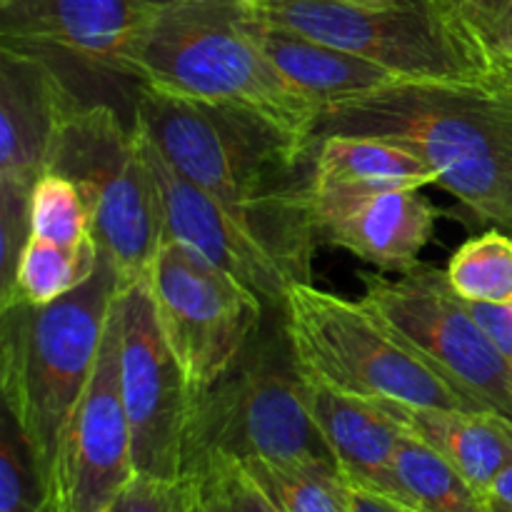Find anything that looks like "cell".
<instances>
[{
	"instance_id": "obj_1",
	"label": "cell",
	"mask_w": 512,
	"mask_h": 512,
	"mask_svg": "<svg viewBox=\"0 0 512 512\" xmlns=\"http://www.w3.org/2000/svg\"><path fill=\"white\" fill-rule=\"evenodd\" d=\"M133 125L185 180L253 225L313 283L315 145L250 110L138 85Z\"/></svg>"
},
{
	"instance_id": "obj_2",
	"label": "cell",
	"mask_w": 512,
	"mask_h": 512,
	"mask_svg": "<svg viewBox=\"0 0 512 512\" xmlns=\"http://www.w3.org/2000/svg\"><path fill=\"white\" fill-rule=\"evenodd\" d=\"M325 135H370L413 150L480 220L512 235V85L498 70L460 78H400L320 110Z\"/></svg>"
},
{
	"instance_id": "obj_3",
	"label": "cell",
	"mask_w": 512,
	"mask_h": 512,
	"mask_svg": "<svg viewBox=\"0 0 512 512\" xmlns=\"http://www.w3.org/2000/svg\"><path fill=\"white\" fill-rule=\"evenodd\" d=\"M125 68L145 88L250 110L313 143L320 105L265 58L250 35L243 0H155Z\"/></svg>"
},
{
	"instance_id": "obj_4",
	"label": "cell",
	"mask_w": 512,
	"mask_h": 512,
	"mask_svg": "<svg viewBox=\"0 0 512 512\" xmlns=\"http://www.w3.org/2000/svg\"><path fill=\"white\" fill-rule=\"evenodd\" d=\"M125 288L113 260L100 253L93 278L48 305L0 310V390L28 450L35 498L58 448L60 430L83 395L115 298Z\"/></svg>"
},
{
	"instance_id": "obj_5",
	"label": "cell",
	"mask_w": 512,
	"mask_h": 512,
	"mask_svg": "<svg viewBox=\"0 0 512 512\" xmlns=\"http://www.w3.org/2000/svg\"><path fill=\"white\" fill-rule=\"evenodd\" d=\"M335 463L300 393L283 323L250 338L233 368L190 403L180 480L215 463Z\"/></svg>"
},
{
	"instance_id": "obj_6",
	"label": "cell",
	"mask_w": 512,
	"mask_h": 512,
	"mask_svg": "<svg viewBox=\"0 0 512 512\" xmlns=\"http://www.w3.org/2000/svg\"><path fill=\"white\" fill-rule=\"evenodd\" d=\"M280 323L295 368L333 388L415 408L485 410L363 300L295 283L280 305Z\"/></svg>"
},
{
	"instance_id": "obj_7",
	"label": "cell",
	"mask_w": 512,
	"mask_h": 512,
	"mask_svg": "<svg viewBox=\"0 0 512 512\" xmlns=\"http://www.w3.org/2000/svg\"><path fill=\"white\" fill-rule=\"evenodd\" d=\"M48 173L78 185L95 243L125 288L145 280L165 233L158 180L133 120L125 123L108 103L68 105L55 128Z\"/></svg>"
},
{
	"instance_id": "obj_8",
	"label": "cell",
	"mask_w": 512,
	"mask_h": 512,
	"mask_svg": "<svg viewBox=\"0 0 512 512\" xmlns=\"http://www.w3.org/2000/svg\"><path fill=\"white\" fill-rule=\"evenodd\" d=\"M265 23L333 45L400 78L488 73L483 50L430 0H243Z\"/></svg>"
},
{
	"instance_id": "obj_9",
	"label": "cell",
	"mask_w": 512,
	"mask_h": 512,
	"mask_svg": "<svg viewBox=\"0 0 512 512\" xmlns=\"http://www.w3.org/2000/svg\"><path fill=\"white\" fill-rule=\"evenodd\" d=\"M158 323L190 395L213 388L263 323L265 303L178 240H163L145 275Z\"/></svg>"
},
{
	"instance_id": "obj_10",
	"label": "cell",
	"mask_w": 512,
	"mask_h": 512,
	"mask_svg": "<svg viewBox=\"0 0 512 512\" xmlns=\"http://www.w3.org/2000/svg\"><path fill=\"white\" fill-rule=\"evenodd\" d=\"M363 300L435 370L485 410L512 420V373L448 270L418 263L398 278L363 273Z\"/></svg>"
},
{
	"instance_id": "obj_11",
	"label": "cell",
	"mask_w": 512,
	"mask_h": 512,
	"mask_svg": "<svg viewBox=\"0 0 512 512\" xmlns=\"http://www.w3.org/2000/svg\"><path fill=\"white\" fill-rule=\"evenodd\" d=\"M155 0H0V50L53 70L80 103L138 88L125 68Z\"/></svg>"
},
{
	"instance_id": "obj_12",
	"label": "cell",
	"mask_w": 512,
	"mask_h": 512,
	"mask_svg": "<svg viewBox=\"0 0 512 512\" xmlns=\"http://www.w3.org/2000/svg\"><path fill=\"white\" fill-rule=\"evenodd\" d=\"M123 293L110 310L93 375L60 430L53 465L35 498V512H108L138 475L120 388Z\"/></svg>"
},
{
	"instance_id": "obj_13",
	"label": "cell",
	"mask_w": 512,
	"mask_h": 512,
	"mask_svg": "<svg viewBox=\"0 0 512 512\" xmlns=\"http://www.w3.org/2000/svg\"><path fill=\"white\" fill-rule=\"evenodd\" d=\"M120 388L138 475L180 483L190 395L145 280L120 298Z\"/></svg>"
},
{
	"instance_id": "obj_14",
	"label": "cell",
	"mask_w": 512,
	"mask_h": 512,
	"mask_svg": "<svg viewBox=\"0 0 512 512\" xmlns=\"http://www.w3.org/2000/svg\"><path fill=\"white\" fill-rule=\"evenodd\" d=\"M73 103L53 70L0 50V300L30 238V198L48 173L55 128Z\"/></svg>"
},
{
	"instance_id": "obj_15",
	"label": "cell",
	"mask_w": 512,
	"mask_h": 512,
	"mask_svg": "<svg viewBox=\"0 0 512 512\" xmlns=\"http://www.w3.org/2000/svg\"><path fill=\"white\" fill-rule=\"evenodd\" d=\"M145 155L158 180L165 240H178L253 290L265 308L280 310L295 283H305L293 265L250 223L203 188L185 180L148 140Z\"/></svg>"
},
{
	"instance_id": "obj_16",
	"label": "cell",
	"mask_w": 512,
	"mask_h": 512,
	"mask_svg": "<svg viewBox=\"0 0 512 512\" xmlns=\"http://www.w3.org/2000/svg\"><path fill=\"white\" fill-rule=\"evenodd\" d=\"M315 238L375 265L380 273H405L435 235L438 210L413 188H360L318 183L310 190Z\"/></svg>"
},
{
	"instance_id": "obj_17",
	"label": "cell",
	"mask_w": 512,
	"mask_h": 512,
	"mask_svg": "<svg viewBox=\"0 0 512 512\" xmlns=\"http://www.w3.org/2000/svg\"><path fill=\"white\" fill-rule=\"evenodd\" d=\"M300 393L350 485L400 500L395 453L405 428L390 410L378 400L345 393L305 373H300Z\"/></svg>"
},
{
	"instance_id": "obj_18",
	"label": "cell",
	"mask_w": 512,
	"mask_h": 512,
	"mask_svg": "<svg viewBox=\"0 0 512 512\" xmlns=\"http://www.w3.org/2000/svg\"><path fill=\"white\" fill-rule=\"evenodd\" d=\"M248 28L273 68L305 98L320 105V110L330 103L358 98L400 80V75L373 60L318 43L280 25L265 23L250 10Z\"/></svg>"
},
{
	"instance_id": "obj_19",
	"label": "cell",
	"mask_w": 512,
	"mask_h": 512,
	"mask_svg": "<svg viewBox=\"0 0 512 512\" xmlns=\"http://www.w3.org/2000/svg\"><path fill=\"white\" fill-rule=\"evenodd\" d=\"M413 438L443 455L485 495L512 465V420L493 410L415 408L378 400Z\"/></svg>"
},
{
	"instance_id": "obj_20",
	"label": "cell",
	"mask_w": 512,
	"mask_h": 512,
	"mask_svg": "<svg viewBox=\"0 0 512 512\" xmlns=\"http://www.w3.org/2000/svg\"><path fill=\"white\" fill-rule=\"evenodd\" d=\"M313 180L360 188H413L435 183V175L413 150L370 135H325L315 140Z\"/></svg>"
},
{
	"instance_id": "obj_21",
	"label": "cell",
	"mask_w": 512,
	"mask_h": 512,
	"mask_svg": "<svg viewBox=\"0 0 512 512\" xmlns=\"http://www.w3.org/2000/svg\"><path fill=\"white\" fill-rule=\"evenodd\" d=\"M395 480L398 503L415 512H493L490 495L410 433L403 435L395 453Z\"/></svg>"
},
{
	"instance_id": "obj_22",
	"label": "cell",
	"mask_w": 512,
	"mask_h": 512,
	"mask_svg": "<svg viewBox=\"0 0 512 512\" xmlns=\"http://www.w3.org/2000/svg\"><path fill=\"white\" fill-rule=\"evenodd\" d=\"M100 263V248L95 238L85 240L78 248L50 243L30 235L20 253L10 293L0 300V310L15 303L48 305L73 293L93 278Z\"/></svg>"
},
{
	"instance_id": "obj_23",
	"label": "cell",
	"mask_w": 512,
	"mask_h": 512,
	"mask_svg": "<svg viewBox=\"0 0 512 512\" xmlns=\"http://www.w3.org/2000/svg\"><path fill=\"white\" fill-rule=\"evenodd\" d=\"M278 512H350L353 485L328 463H240Z\"/></svg>"
},
{
	"instance_id": "obj_24",
	"label": "cell",
	"mask_w": 512,
	"mask_h": 512,
	"mask_svg": "<svg viewBox=\"0 0 512 512\" xmlns=\"http://www.w3.org/2000/svg\"><path fill=\"white\" fill-rule=\"evenodd\" d=\"M448 280L468 303H512V235L488 230L455 250L448 263Z\"/></svg>"
},
{
	"instance_id": "obj_25",
	"label": "cell",
	"mask_w": 512,
	"mask_h": 512,
	"mask_svg": "<svg viewBox=\"0 0 512 512\" xmlns=\"http://www.w3.org/2000/svg\"><path fill=\"white\" fill-rule=\"evenodd\" d=\"M30 235L78 248L93 238V220L83 193L73 180L45 173L30 198Z\"/></svg>"
},
{
	"instance_id": "obj_26",
	"label": "cell",
	"mask_w": 512,
	"mask_h": 512,
	"mask_svg": "<svg viewBox=\"0 0 512 512\" xmlns=\"http://www.w3.org/2000/svg\"><path fill=\"white\" fill-rule=\"evenodd\" d=\"M180 483L183 512H278L248 470L230 460Z\"/></svg>"
},
{
	"instance_id": "obj_27",
	"label": "cell",
	"mask_w": 512,
	"mask_h": 512,
	"mask_svg": "<svg viewBox=\"0 0 512 512\" xmlns=\"http://www.w3.org/2000/svg\"><path fill=\"white\" fill-rule=\"evenodd\" d=\"M108 512H183V483L135 475Z\"/></svg>"
},
{
	"instance_id": "obj_28",
	"label": "cell",
	"mask_w": 512,
	"mask_h": 512,
	"mask_svg": "<svg viewBox=\"0 0 512 512\" xmlns=\"http://www.w3.org/2000/svg\"><path fill=\"white\" fill-rule=\"evenodd\" d=\"M430 3L450 25H455L465 38L478 45L483 28L508 5V0H430Z\"/></svg>"
},
{
	"instance_id": "obj_29",
	"label": "cell",
	"mask_w": 512,
	"mask_h": 512,
	"mask_svg": "<svg viewBox=\"0 0 512 512\" xmlns=\"http://www.w3.org/2000/svg\"><path fill=\"white\" fill-rule=\"evenodd\" d=\"M478 45L493 70L500 65H512V0L485 25Z\"/></svg>"
},
{
	"instance_id": "obj_30",
	"label": "cell",
	"mask_w": 512,
	"mask_h": 512,
	"mask_svg": "<svg viewBox=\"0 0 512 512\" xmlns=\"http://www.w3.org/2000/svg\"><path fill=\"white\" fill-rule=\"evenodd\" d=\"M470 305H473L475 318L480 320V325L488 330L493 343L498 345L500 355H503L512 373V303L510 305L470 303Z\"/></svg>"
},
{
	"instance_id": "obj_31",
	"label": "cell",
	"mask_w": 512,
	"mask_h": 512,
	"mask_svg": "<svg viewBox=\"0 0 512 512\" xmlns=\"http://www.w3.org/2000/svg\"><path fill=\"white\" fill-rule=\"evenodd\" d=\"M350 512H415L408 505L398 503L393 498L373 493V490L355 488L353 485V503H350Z\"/></svg>"
},
{
	"instance_id": "obj_32",
	"label": "cell",
	"mask_w": 512,
	"mask_h": 512,
	"mask_svg": "<svg viewBox=\"0 0 512 512\" xmlns=\"http://www.w3.org/2000/svg\"><path fill=\"white\" fill-rule=\"evenodd\" d=\"M490 498L500 500V503L510 505L512 508V465L498 475V480H495L493 488H490Z\"/></svg>"
},
{
	"instance_id": "obj_33",
	"label": "cell",
	"mask_w": 512,
	"mask_h": 512,
	"mask_svg": "<svg viewBox=\"0 0 512 512\" xmlns=\"http://www.w3.org/2000/svg\"><path fill=\"white\" fill-rule=\"evenodd\" d=\"M490 508H493V512H512L510 505L500 503V500H495V498H490Z\"/></svg>"
},
{
	"instance_id": "obj_34",
	"label": "cell",
	"mask_w": 512,
	"mask_h": 512,
	"mask_svg": "<svg viewBox=\"0 0 512 512\" xmlns=\"http://www.w3.org/2000/svg\"><path fill=\"white\" fill-rule=\"evenodd\" d=\"M495 70H498V73L512 85V65H500V68H495Z\"/></svg>"
}]
</instances>
